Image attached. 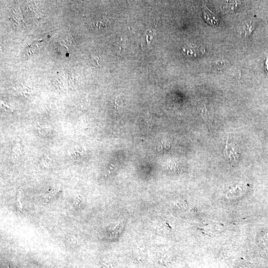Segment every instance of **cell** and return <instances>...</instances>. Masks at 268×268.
Returning <instances> with one entry per match:
<instances>
[{
  "mask_svg": "<svg viewBox=\"0 0 268 268\" xmlns=\"http://www.w3.org/2000/svg\"><path fill=\"white\" fill-rule=\"evenodd\" d=\"M37 129H38L39 130V131H41V130H42L41 129V128H40L39 126H38L37 127Z\"/></svg>",
  "mask_w": 268,
  "mask_h": 268,
  "instance_id": "obj_10",
  "label": "cell"
},
{
  "mask_svg": "<svg viewBox=\"0 0 268 268\" xmlns=\"http://www.w3.org/2000/svg\"><path fill=\"white\" fill-rule=\"evenodd\" d=\"M46 157H46V158H48V159L49 160H51V161H52V160L51 158H50V157H49L48 156H46Z\"/></svg>",
  "mask_w": 268,
  "mask_h": 268,
  "instance_id": "obj_9",
  "label": "cell"
},
{
  "mask_svg": "<svg viewBox=\"0 0 268 268\" xmlns=\"http://www.w3.org/2000/svg\"><path fill=\"white\" fill-rule=\"evenodd\" d=\"M184 56L187 58H192L199 57L203 53L202 49L197 45H189L184 48L182 50Z\"/></svg>",
  "mask_w": 268,
  "mask_h": 268,
  "instance_id": "obj_2",
  "label": "cell"
},
{
  "mask_svg": "<svg viewBox=\"0 0 268 268\" xmlns=\"http://www.w3.org/2000/svg\"><path fill=\"white\" fill-rule=\"evenodd\" d=\"M203 10L204 17L206 21L211 25H218L220 21L218 16L211 12L207 7H205Z\"/></svg>",
  "mask_w": 268,
  "mask_h": 268,
  "instance_id": "obj_3",
  "label": "cell"
},
{
  "mask_svg": "<svg viewBox=\"0 0 268 268\" xmlns=\"http://www.w3.org/2000/svg\"><path fill=\"white\" fill-rule=\"evenodd\" d=\"M14 155L15 156V159H17V156H16V154H15V153H14Z\"/></svg>",
  "mask_w": 268,
  "mask_h": 268,
  "instance_id": "obj_11",
  "label": "cell"
},
{
  "mask_svg": "<svg viewBox=\"0 0 268 268\" xmlns=\"http://www.w3.org/2000/svg\"><path fill=\"white\" fill-rule=\"evenodd\" d=\"M13 150V152H14V153H15V154H17V156H18H18H19V154H18V153H16V152H15V150H14V149H13V150Z\"/></svg>",
  "mask_w": 268,
  "mask_h": 268,
  "instance_id": "obj_8",
  "label": "cell"
},
{
  "mask_svg": "<svg viewBox=\"0 0 268 268\" xmlns=\"http://www.w3.org/2000/svg\"><path fill=\"white\" fill-rule=\"evenodd\" d=\"M171 145L170 142L163 141L160 142L158 146V150L160 152H166L170 149Z\"/></svg>",
  "mask_w": 268,
  "mask_h": 268,
  "instance_id": "obj_4",
  "label": "cell"
},
{
  "mask_svg": "<svg viewBox=\"0 0 268 268\" xmlns=\"http://www.w3.org/2000/svg\"><path fill=\"white\" fill-rule=\"evenodd\" d=\"M75 204L77 208H81L83 206V201L81 197L77 195L75 200Z\"/></svg>",
  "mask_w": 268,
  "mask_h": 268,
  "instance_id": "obj_5",
  "label": "cell"
},
{
  "mask_svg": "<svg viewBox=\"0 0 268 268\" xmlns=\"http://www.w3.org/2000/svg\"><path fill=\"white\" fill-rule=\"evenodd\" d=\"M66 242L69 245L75 244L76 242L74 238L71 237L70 236L66 238Z\"/></svg>",
  "mask_w": 268,
  "mask_h": 268,
  "instance_id": "obj_7",
  "label": "cell"
},
{
  "mask_svg": "<svg viewBox=\"0 0 268 268\" xmlns=\"http://www.w3.org/2000/svg\"><path fill=\"white\" fill-rule=\"evenodd\" d=\"M115 107H117V108L118 109H119V108H121V107L124 105V101H123L122 97H118L115 99Z\"/></svg>",
  "mask_w": 268,
  "mask_h": 268,
  "instance_id": "obj_6",
  "label": "cell"
},
{
  "mask_svg": "<svg viewBox=\"0 0 268 268\" xmlns=\"http://www.w3.org/2000/svg\"><path fill=\"white\" fill-rule=\"evenodd\" d=\"M38 132H39V134H42L41 132L40 131H38Z\"/></svg>",
  "mask_w": 268,
  "mask_h": 268,
  "instance_id": "obj_12",
  "label": "cell"
},
{
  "mask_svg": "<svg viewBox=\"0 0 268 268\" xmlns=\"http://www.w3.org/2000/svg\"><path fill=\"white\" fill-rule=\"evenodd\" d=\"M224 156L231 161H237L239 158V153L235 150L234 146L229 139H228L224 150Z\"/></svg>",
  "mask_w": 268,
  "mask_h": 268,
  "instance_id": "obj_1",
  "label": "cell"
}]
</instances>
